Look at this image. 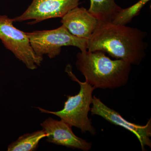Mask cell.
Returning <instances> with one entry per match:
<instances>
[{
  "label": "cell",
  "instance_id": "cell-3",
  "mask_svg": "<svg viewBox=\"0 0 151 151\" xmlns=\"http://www.w3.org/2000/svg\"><path fill=\"white\" fill-rule=\"evenodd\" d=\"M65 72L73 81L77 82L80 86V91L77 94L67 95V100L64 102L63 108L60 111H52L37 107L41 113L52 114L70 125L71 127L78 128L81 133L89 132L92 135L96 134V129L92 125L88 117L92 105V93L95 87L86 81H79L72 72V66L68 64Z\"/></svg>",
  "mask_w": 151,
  "mask_h": 151
},
{
  "label": "cell",
  "instance_id": "cell-5",
  "mask_svg": "<svg viewBox=\"0 0 151 151\" xmlns=\"http://www.w3.org/2000/svg\"><path fill=\"white\" fill-rule=\"evenodd\" d=\"M14 22L13 19L0 15V40L27 68L37 69L41 66L43 58L35 54L26 32L15 27Z\"/></svg>",
  "mask_w": 151,
  "mask_h": 151
},
{
  "label": "cell",
  "instance_id": "cell-4",
  "mask_svg": "<svg viewBox=\"0 0 151 151\" xmlns=\"http://www.w3.org/2000/svg\"><path fill=\"white\" fill-rule=\"evenodd\" d=\"M26 34L35 54L40 57L46 55L50 59L54 58L60 54L63 46L76 47L81 52L87 50L88 40L72 35L63 25L56 29Z\"/></svg>",
  "mask_w": 151,
  "mask_h": 151
},
{
  "label": "cell",
  "instance_id": "cell-7",
  "mask_svg": "<svg viewBox=\"0 0 151 151\" xmlns=\"http://www.w3.org/2000/svg\"><path fill=\"white\" fill-rule=\"evenodd\" d=\"M90 112L92 116L102 117L111 124L123 127L133 133L138 138L143 151L145 147L151 148V119L145 125H138L127 121L117 111L108 107L96 96H93Z\"/></svg>",
  "mask_w": 151,
  "mask_h": 151
},
{
  "label": "cell",
  "instance_id": "cell-12",
  "mask_svg": "<svg viewBox=\"0 0 151 151\" xmlns=\"http://www.w3.org/2000/svg\"><path fill=\"white\" fill-rule=\"evenodd\" d=\"M150 0H140L126 9H122L117 13L111 22L114 24L126 25L131 22L134 17L139 15L141 10Z\"/></svg>",
  "mask_w": 151,
  "mask_h": 151
},
{
  "label": "cell",
  "instance_id": "cell-8",
  "mask_svg": "<svg viewBox=\"0 0 151 151\" xmlns=\"http://www.w3.org/2000/svg\"><path fill=\"white\" fill-rule=\"evenodd\" d=\"M40 125L46 133V140L49 143L84 151H89L92 148V143L76 136L72 127L61 119L49 117Z\"/></svg>",
  "mask_w": 151,
  "mask_h": 151
},
{
  "label": "cell",
  "instance_id": "cell-2",
  "mask_svg": "<svg viewBox=\"0 0 151 151\" xmlns=\"http://www.w3.org/2000/svg\"><path fill=\"white\" fill-rule=\"evenodd\" d=\"M76 65L85 81L95 89H115L129 81L132 64L121 59L111 60L100 51L78 52Z\"/></svg>",
  "mask_w": 151,
  "mask_h": 151
},
{
  "label": "cell",
  "instance_id": "cell-6",
  "mask_svg": "<svg viewBox=\"0 0 151 151\" xmlns=\"http://www.w3.org/2000/svg\"><path fill=\"white\" fill-rule=\"evenodd\" d=\"M80 0H32L24 12L13 19L14 22L32 20L27 23L35 24L44 20L62 18L70 10L78 6Z\"/></svg>",
  "mask_w": 151,
  "mask_h": 151
},
{
  "label": "cell",
  "instance_id": "cell-11",
  "mask_svg": "<svg viewBox=\"0 0 151 151\" xmlns=\"http://www.w3.org/2000/svg\"><path fill=\"white\" fill-rule=\"evenodd\" d=\"M44 130H39L31 133H27L20 136L8 147V151H33L37 150L40 141L46 137Z\"/></svg>",
  "mask_w": 151,
  "mask_h": 151
},
{
  "label": "cell",
  "instance_id": "cell-9",
  "mask_svg": "<svg viewBox=\"0 0 151 151\" xmlns=\"http://www.w3.org/2000/svg\"><path fill=\"white\" fill-rule=\"evenodd\" d=\"M60 22L72 35L89 40L97 27L98 20L83 7H76L61 18Z\"/></svg>",
  "mask_w": 151,
  "mask_h": 151
},
{
  "label": "cell",
  "instance_id": "cell-1",
  "mask_svg": "<svg viewBox=\"0 0 151 151\" xmlns=\"http://www.w3.org/2000/svg\"><path fill=\"white\" fill-rule=\"evenodd\" d=\"M147 35L137 28L98 20L88 40L87 50L106 52L116 59L138 65L146 56L148 44L144 40Z\"/></svg>",
  "mask_w": 151,
  "mask_h": 151
},
{
  "label": "cell",
  "instance_id": "cell-10",
  "mask_svg": "<svg viewBox=\"0 0 151 151\" xmlns=\"http://www.w3.org/2000/svg\"><path fill=\"white\" fill-rule=\"evenodd\" d=\"M88 12L99 21L111 22L122 8L114 0H90Z\"/></svg>",
  "mask_w": 151,
  "mask_h": 151
}]
</instances>
